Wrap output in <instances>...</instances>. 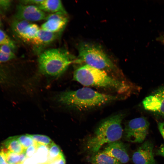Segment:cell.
Segmentation results:
<instances>
[{"label":"cell","mask_w":164,"mask_h":164,"mask_svg":"<svg viewBox=\"0 0 164 164\" xmlns=\"http://www.w3.org/2000/svg\"><path fill=\"white\" fill-rule=\"evenodd\" d=\"M124 114L119 113L101 122L85 142L84 151L92 155L99 151L104 145L120 140L123 132L122 121Z\"/></svg>","instance_id":"1"},{"label":"cell","mask_w":164,"mask_h":164,"mask_svg":"<svg viewBox=\"0 0 164 164\" xmlns=\"http://www.w3.org/2000/svg\"><path fill=\"white\" fill-rule=\"evenodd\" d=\"M118 99V97L101 93L88 88L67 91L57 96V101L62 104L81 110L100 107Z\"/></svg>","instance_id":"2"},{"label":"cell","mask_w":164,"mask_h":164,"mask_svg":"<svg viewBox=\"0 0 164 164\" xmlns=\"http://www.w3.org/2000/svg\"><path fill=\"white\" fill-rule=\"evenodd\" d=\"M73 78L86 86L111 88L118 92L131 89V86L108 75L105 71L86 64L75 70Z\"/></svg>","instance_id":"3"},{"label":"cell","mask_w":164,"mask_h":164,"mask_svg":"<svg viewBox=\"0 0 164 164\" xmlns=\"http://www.w3.org/2000/svg\"><path fill=\"white\" fill-rule=\"evenodd\" d=\"M69 52L64 49L53 48L40 53L38 62L40 71L52 76L62 74L74 61Z\"/></svg>","instance_id":"4"},{"label":"cell","mask_w":164,"mask_h":164,"mask_svg":"<svg viewBox=\"0 0 164 164\" xmlns=\"http://www.w3.org/2000/svg\"><path fill=\"white\" fill-rule=\"evenodd\" d=\"M78 49L77 62H84L86 64L104 71L115 68L114 63L99 46L83 42L79 44Z\"/></svg>","instance_id":"5"},{"label":"cell","mask_w":164,"mask_h":164,"mask_svg":"<svg viewBox=\"0 0 164 164\" xmlns=\"http://www.w3.org/2000/svg\"><path fill=\"white\" fill-rule=\"evenodd\" d=\"M149 125V121L144 117L133 119L126 124L123 135L128 142H143L148 134Z\"/></svg>","instance_id":"6"},{"label":"cell","mask_w":164,"mask_h":164,"mask_svg":"<svg viewBox=\"0 0 164 164\" xmlns=\"http://www.w3.org/2000/svg\"><path fill=\"white\" fill-rule=\"evenodd\" d=\"M47 15L37 5L20 3L17 6L15 18L30 22L45 20Z\"/></svg>","instance_id":"7"},{"label":"cell","mask_w":164,"mask_h":164,"mask_svg":"<svg viewBox=\"0 0 164 164\" xmlns=\"http://www.w3.org/2000/svg\"><path fill=\"white\" fill-rule=\"evenodd\" d=\"M142 104L145 110L164 117V85L145 98Z\"/></svg>","instance_id":"8"},{"label":"cell","mask_w":164,"mask_h":164,"mask_svg":"<svg viewBox=\"0 0 164 164\" xmlns=\"http://www.w3.org/2000/svg\"><path fill=\"white\" fill-rule=\"evenodd\" d=\"M67 15L60 13L48 14L46 22L42 25L41 29L53 33L60 32L64 29L68 22Z\"/></svg>","instance_id":"9"},{"label":"cell","mask_w":164,"mask_h":164,"mask_svg":"<svg viewBox=\"0 0 164 164\" xmlns=\"http://www.w3.org/2000/svg\"><path fill=\"white\" fill-rule=\"evenodd\" d=\"M153 145L149 141L144 142L132 155L135 164H156L153 153Z\"/></svg>","instance_id":"10"},{"label":"cell","mask_w":164,"mask_h":164,"mask_svg":"<svg viewBox=\"0 0 164 164\" xmlns=\"http://www.w3.org/2000/svg\"><path fill=\"white\" fill-rule=\"evenodd\" d=\"M127 146L119 140L108 144L103 151L121 163L125 164L129 160Z\"/></svg>","instance_id":"11"},{"label":"cell","mask_w":164,"mask_h":164,"mask_svg":"<svg viewBox=\"0 0 164 164\" xmlns=\"http://www.w3.org/2000/svg\"><path fill=\"white\" fill-rule=\"evenodd\" d=\"M40 29L36 24L25 22L19 28L15 34L22 40L31 42Z\"/></svg>","instance_id":"12"},{"label":"cell","mask_w":164,"mask_h":164,"mask_svg":"<svg viewBox=\"0 0 164 164\" xmlns=\"http://www.w3.org/2000/svg\"><path fill=\"white\" fill-rule=\"evenodd\" d=\"M37 6L45 12L67 14V12L60 0H42Z\"/></svg>","instance_id":"13"},{"label":"cell","mask_w":164,"mask_h":164,"mask_svg":"<svg viewBox=\"0 0 164 164\" xmlns=\"http://www.w3.org/2000/svg\"><path fill=\"white\" fill-rule=\"evenodd\" d=\"M57 34L44 31L41 29L31 43L38 48L47 45L54 41Z\"/></svg>","instance_id":"14"},{"label":"cell","mask_w":164,"mask_h":164,"mask_svg":"<svg viewBox=\"0 0 164 164\" xmlns=\"http://www.w3.org/2000/svg\"><path fill=\"white\" fill-rule=\"evenodd\" d=\"M87 161L91 164H122L116 159L110 157L103 151L91 155Z\"/></svg>","instance_id":"15"},{"label":"cell","mask_w":164,"mask_h":164,"mask_svg":"<svg viewBox=\"0 0 164 164\" xmlns=\"http://www.w3.org/2000/svg\"><path fill=\"white\" fill-rule=\"evenodd\" d=\"M2 145V148L18 154L24 153L26 150L17 139V136L9 138L4 142Z\"/></svg>","instance_id":"16"},{"label":"cell","mask_w":164,"mask_h":164,"mask_svg":"<svg viewBox=\"0 0 164 164\" xmlns=\"http://www.w3.org/2000/svg\"><path fill=\"white\" fill-rule=\"evenodd\" d=\"M1 151L3 154L5 160L8 164H23L26 158L25 153L18 154L3 148Z\"/></svg>","instance_id":"17"},{"label":"cell","mask_w":164,"mask_h":164,"mask_svg":"<svg viewBox=\"0 0 164 164\" xmlns=\"http://www.w3.org/2000/svg\"><path fill=\"white\" fill-rule=\"evenodd\" d=\"M48 150L47 160L46 162L50 163L61 159L64 156L59 146L54 142L47 146Z\"/></svg>","instance_id":"18"},{"label":"cell","mask_w":164,"mask_h":164,"mask_svg":"<svg viewBox=\"0 0 164 164\" xmlns=\"http://www.w3.org/2000/svg\"><path fill=\"white\" fill-rule=\"evenodd\" d=\"M15 57L14 50L5 45H0V63L5 62Z\"/></svg>","instance_id":"19"},{"label":"cell","mask_w":164,"mask_h":164,"mask_svg":"<svg viewBox=\"0 0 164 164\" xmlns=\"http://www.w3.org/2000/svg\"><path fill=\"white\" fill-rule=\"evenodd\" d=\"M34 140V144L38 147L40 146H45L47 147L53 142L48 136L41 135L28 134Z\"/></svg>","instance_id":"20"},{"label":"cell","mask_w":164,"mask_h":164,"mask_svg":"<svg viewBox=\"0 0 164 164\" xmlns=\"http://www.w3.org/2000/svg\"><path fill=\"white\" fill-rule=\"evenodd\" d=\"M0 45H5L14 50L15 45L14 42L2 30L0 29Z\"/></svg>","instance_id":"21"},{"label":"cell","mask_w":164,"mask_h":164,"mask_svg":"<svg viewBox=\"0 0 164 164\" xmlns=\"http://www.w3.org/2000/svg\"><path fill=\"white\" fill-rule=\"evenodd\" d=\"M17 137L19 141L26 150L34 144V140L28 134L19 135Z\"/></svg>","instance_id":"22"},{"label":"cell","mask_w":164,"mask_h":164,"mask_svg":"<svg viewBox=\"0 0 164 164\" xmlns=\"http://www.w3.org/2000/svg\"><path fill=\"white\" fill-rule=\"evenodd\" d=\"M12 1L9 0H0V14H2L10 7Z\"/></svg>","instance_id":"23"},{"label":"cell","mask_w":164,"mask_h":164,"mask_svg":"<svg viewBox=\"0 0 164 164\" xmlns=\"http://www.w3.org/2000/svg\"><path fill=\"white\" fill-rule=\"evenodd\" d=\"M38 148L34 144L28 147L25 152L26 158L31 157L33 154L35 152Z\"/></svg>","instance_id":"24"},{"label":"cell","mask_w":164,"mask_h":164,"mask_svg":"<svg viewBox=\"0 0 164 164\" xmlns=\"http://www.w3.org/2000/svg\"><path fill=\"white\" fill-rule=\"evenodd\" d=\"M156 155L164 157V144L162 145L157 150Z\"/></svg>","instance_id":"25"},{"label":"cell","mask_w":164,"mask_h":164,"mask_svg":"<svg viewBox=\"0 0 164 164\" xmlns=\"http://www.w3.org/2000/svg\"><path fill=\"white\" fill-rule=\"evenodd\" d=\"M158 127L159 132L164 140V122H159Z\"/></svg>","instance_id":"26"},{"label":"cell","mask_w":164,"mask_h":164,"mask_svg":"<svg viewBox=\"0 0 164 164\" xmlns=\"http://www.w3.org/2000/svg\"><path fill=\"white\" fill-rule=\"evenodd\" d=\"M0 164H8L6 162L3 153L0 152Z\"/></svg>","instance_id":"27"},{"label":"cell","mask_w":164,"mask_h":164,"mask_svg":"<svg viewBox=\"0 0 164 164\" xmlns=\"http://www.w3.org/2000/svg\"><path fill=\"white\" fill-rule=\"evenodd\" d=\"M1 19H0V27L1 26Z\"/></svg>","instance_id":"28"}]
</instances>
